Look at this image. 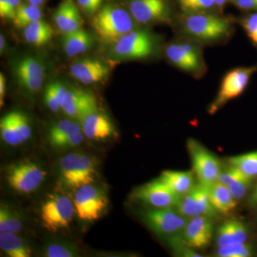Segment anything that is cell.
Masks as SVG:
<instances>
[{
  "label": "cell",
  "mask_w": 257,
  "mask_h": 257,
  "mask_svg": "<svg viewBox=\"0 0 257 257\" xmlns=\"http://www.w3.org/2000/svg\"><path fill=\"white\" fill-rule=\"evenodd\" d=\"M94 31L106 44H112L133 31L134 19L130 13L116 5L108 4L98 10L92 20Z\"/></svg>",
  "instance_id": "obj_1"
},
{
  "label": "cell",
  "mask_w": 257,
  "mask_h": 257,
  "mask_svg": "<svg viewBox=\"0 0 257 257\" xmlns=\"http://www.w3.org/2000/svg\"><path fill=\"white\" fill-rule=\"evenodd\" d=\"M182 30L187 35L207 42H219L230 36L231 23L218 15L203 13H189L182 22Z\"/></svg>",
  "instance_id": "obj_2"
},
{
  "label": "cell",
  "mask_w": 257,
  "mask_h": 257,
  "mask_svg": "<svg viewBox=\"0 0 257 257\" xmlns=\"http://www.w3.org/2000/svg\"><path fill=\"white\" fill-rule=\"evenodd\" d=\"M61 182L69 189L93 184L96 175V164L92 157L81 152H71L64 155L59 162Z\"/></svg>",
  "instance_id": "obj_3"
},
{
  "label": "cell",
  "mask_w": 257,
  "mask_h": 257,
  "mask_svg": "<svg viewBox=\"0 0 257 257\" xmlns=\"http://www.w3.org/2000/svg\"><path fill=\"white\" fill-rule=\"evenodd\" d=\"M157 40L147 30H133L113 45L112 54L116 60H143L155 53Z\"/></svg>",
  "instance_id": "obj_4"
},
{
  "label": "cell",
  "mask_w": 257,
  "mask_h": 257,
  "mask_svg": "<svg viewBox=\"0 0 257 257\" xmlns=\"http://www.w3.org/2000/svg\"><path fill=\"white\" fill-rule=\"evenodd\" d=\"M74 214L73 200L62 194H50L40 208L42 226L50 232H58L68 228Z\"/></svg>",
  "instance_id": "obj_5"
},
{
  "label": "cell",
  "mask_w": 257,
  "mask_h": 257,
  "mask_svg": "<svg viewBox=\"0 0 257 257\" xmlns=\"http://www.w3.org/2000/svg\"><path fill=\"white\" fill-rule=\"evenodd\" d=\"M72 200L76 215L80 220L87 222L99 219L109 204L105 190L94 183L76 189Z\"/></svg>",
  "instance_id": "obj_6"
},
{
  "label": "cell",
  "mask_w": 257,
  "mask_h": 257,
  "mask_svg": "<svg viewBox=\"0 0 257 257\" xmlns=\"http://www.w3.org/2000/svg\"><path fill=\"white\" fill-rule=\"evenodd\" d=\"M47 177V172L40 164L25 160L10 165L5 178L15 192L30 194L41 187Z\"/></svg>",
  "instance_id": "obj_7"
},
{
  "label": "cell",
  "mask_w": 257,
  "mask_h": 257,
  "mask_svg": "<svg viewBox=\"0 0 257 257\" xmlns=\"http://www.w3.org/2000/svg\"><path fill=\"white\" fill-rule=\"evenodd\" d=\"M256 71L257 66H250L231 69L225 74L217 95L208 109L209 114H215L228 101L241 95Z\"/></svg>",
  "instance_id": "obj_8"
},
{
  "label": "cell",
  "mask_w": 257,
  "mask_h": 257,
  "mask_svg": "<svg viewBox=\"0 0 257 257\" xmlns=\"http://www.w3.org/2000/svg\"><path fill=\"white\" fill-rule=\"evenodd\" d=\"M141 216L149 229L167 237L182 233L189 220L175 208H150L144 210Z\"/></svg>",
  "instance_id": "obj_9"
},
{
  "label": "cell",
  "mask_w": 257,
  "mask_h": 257,
  "mask_svg": "<svg viewBox=\"0 0 257 257\" xmlns=\"http://www.w3.org/2000/svg\"><path fill=\"white\" fill-rule=\"evenodd\" d=\"M187 147L199 183L207 187L217 182L221 172L219 160L194 139H189Z\"/></svg>",
  "instance_id": "obj_10"
},
{
  "label": "cell",
  "mask_w": 257,
  "mask_h": 257,
  "mask_svg": "<svg viewBox=\"0 0 257 257\" xmlns=\"http://www.w3.org/2000/svg\"><path fill=\"white\" fill-rule=\"evenodd\" d=\"M165 55L176 67L193 76H202L205 71L202 52L192 42L180 41L169 44L166 47Z\"/></svg>",
  "instance_id": "obj_11"
},
{
  "label": "cell",
  "mask_w": 257,
  "mask_h": 257,
  "mask_svg": "<svg viewBox=\"0 0 257 257\" xmlns=\"http://www.w3.org/2000/svg\"><path fill=\"white\" fill-rule=\"evenodd\" d=\"M132 197L150 208H175L181 198L160 178L140 186Z\"/></svg>",
  "instance_id": "obj_12"
},
{
  "label": "cell",
  "mask_w": 257,
  "mask_h": 257,
  "mask_svg": "<svg viewBox=\"0 0 257 257\" xmlns=\"http://www.w3.org/2000/svg\"><path fill=\"white\" fill-rule=\"evenodd\" d=\"M175 209L189 219L199 216L213 219L218 214L211 204L207 187L199 183L181 197Z\"/></svg>",
  "instance_id": "obj_13"
},
{
  "label": "cell",
  "mask_w": 257,
  "mask_h": 257,
  "mask_svg": "<svg viewBox=\"0 0 257 257\" xmlns=\"http://www.w3.org/2000/svg\"><path fill=\"white\" fill-rule=\"evenodd\" d=\"M0 134L3 141L11 147H18L31 138L32 128L30 119L20 111H12L0 120Z\"/></svg>",
  "instance_id": "obj_14"
},
{
  "label": "cell",
  "mask_w": 257,
  "mask_h": 257,
  "mask_svg": "<svg viewBox=\"0 0 257 257\" xmlns=\"http://www.w3.org/2000/svg\"><path fill=\"white\" fill-rule=\"evenodd\" d=\"M130 13L140 24L169 23L170 7L166 0H130Z\"/></svg>",
  "instance_id": "obj_15"
},
{
  "label": "cell",
  "mask_w": 257,
  "mask_h": 257,
  "mask_svg": "<svg viewBox=\"0 0 257 257\" xmlns=\"http://www.w3.org/2000/svg\"><path fill=\"white\" fill-rule=\"evenodd\" d=\"M61 109L79 123L86 116L98 110L97 103L92 93L71 87L67 89L61 104Z\"/></svg>",
  "instance_id": "obj_16"
},
{
  "label": "cell",
  "mask_w": 257,
  "mask_h": 257,
  "mask_svg": "<svg viewBox=\"0 0 257 257\" xmlns=\"http://www.w3.org/2000/svg\"><path fill=\"white\" fill-rule=\"evenodd\" d=\"M15 74L19 84L30 92L41 89L45 78V68L40 60L33 57H25L15 66Z\"/></svg>",
  "instance_id": "obj_17"
},
{
  "label": "cell",
  "mask_w": 257,
  "mask_h": 257,
  "mask_svg": "<svg viewBox=\"0 0 257 257\" xmlns=\"http://www.w3.org/2000/svg\"><path fill=\"white\" fill-rule=\"evenodd\" d=\"M212 219L199 216L189 219L182 231L185 242L194 249H204L209 246L213 236Z\"/></svg>",
  "instance_id": "obj_18"
},
{
  "label": "cell",
  "mask_w": 257,
  "mask_h": 257,
  "mask_svg": "<svg viewBox=\"0 0 257 257\" xmlns=\"http://www.w3.org/2000/svg\"><path fill=\"white\" fill-rule=\"evenodd\" d=\"M69 72L83 84H91L104 80L109 76L110 68L102 61L84 58L74 62Z\"/></svg>",
  "instance_id": "obj_19"
},
{
  "label": "cell",
  "mask_w": 257,
  "mask_h": 257,
  "mask_svg": "<svg viewBox=\"0 0 257 257\" xmlns=\"http://www.w3.org/2000/svg\"><path fill=\"white\" fill-rule=\"evenodd\" d=\"M82 133L91 140L102 141L116 135L114 124L105 114L96 110L86 116L80 121Z\"/></svg>",
  "instance_id": "obj_20"
},
{
  "label": "cell",
  "mask_w": 257,
  "mask_h": 257,
  "mask_svg": "<svg viewBox=\"0 0 257 257\" xmlns=\"http://www.w3.org/2000/svg\"><path fill=\"white\" fill-rule=\"evenodd\" d=\"M54 20L56 26L63 35L82 28V17L73 0L62 1L56 10Z\"/></svg>",
  "instance_id": "obj_21"
},
{
  "label": "cell",
  "mask_w": 257,
  "mask_h": 257,
  "mask_svg": "<svg viewBox=\"0 0 257 257\" xmlns=\"http://www.w3.org/2000/svg\"><path fill=\"white\" fill-rule=\"evenodd\" d=\"M252 177L243 173L242 171L230 165L226 170L221 171L219 180L229 189L236 201L242 199L251 184Z\"/></svg>",
  "instance_id": "obj_22"
},
{
  "label": "cell",
  "mask_w": 257,
  "mask_h": 257,
  "mask_svg": "<svg viewBox=\"0 0 257 257\" xmlns=\"http://www.w3.org/2000/svg\"><path fill=\"white\" fill-rule=\"evenodd\" d=\"M216 244L219 247L246 242L248 230L246 225L239 220H227L221 224L216 230Z\"/></svg>",
  "instance_id": "obj_23"
},
{
  "label": "cell",
  "mask_w": 257,
  "mask_h": 257,
  "mask_svg": "<svg viewBox=\"0 0 257 257\" xmlns=\"http://www.w3.org/2000/svg\"><path fill=\"white\" fill-rule=\"evenodd\" d=\"M61 44L66 55L72 57L90 50L94 39L89 32L81 28L77 31L64 34L61 39Z\"/></svg>",
  "instance_id": "obj_24"
},
{
  "label": "cell",
  "mask_w": 257,
  "mask_h": 257,
  "mask_svg": "<svg viewBox=\"0 0 257 257\" xmlns=\"http://www.w3.org/2000/svg\"><path fill=\"white\" fill-rule=\"evenodd\" d=\"M207 188L211 204L218 213L228 214L234 210L237 201L225 184L217 181Z\"/></svg>",
  "instance_id": "obj_25"
},
{
  "label": "cell",
  "mask_w": 257,
  "mask_h": 257,
  "mask_svg": "<svg viewBox=\"0 0 257 257\" xmlns=\"http://www.w3.org/2000/svg\"><path fill=\"white\" fill-rule=\"evenodd\" d=\"M160 179L180 197L188 193L195 185L194 175L189 171H164Z\"/></svg>",
  "instance_id": "obj_26"
},
{
  "label": "cell",
  "mask_w": 257,
  "mask_h": 257,
  "mask_svg": "<svg viewBox=\"0 0 257 257\" xmlns=\"http://www.w3.org/2000/svg\"><path fill=\"white\" fill-rule=\"evenodd\" d=\"M0 248L10 257L32 256V249L28 243L16 233L0 232Z\"/></svg>",
  "instance_id": "obj_27"
},
{
  "label": "cell",
  "mask_w": 257,
  "mask_h": 257,
  "mask_svg": "<svg viewBox=\"0 0 257 257\" xmlns=\"http://www.w3.org/2000/svg\"><path fill=\"white\" fill-rule=\"evenodd\" d=\"M24 37L34 46H45L54 35L53 29L45 20H37L24 28Z\"/></svg>",
  "instance_id": "obj_28"
},
{
  "label": "cell",
  "mask_w": 257,
  "mask_h": 257,
  "mask_svg": "<svg viewBox=\"0 0 257 257\" xmlns=\"http://www.w3.org/2000/svg\"><path fill=\"white\" fill-rule=\"evenodd\" d=\"M82 131V126L77 120H61L51 126L49 131V142L52 147H55L61 140Z\"/></svg>",
  "instance_id": "obj_29"
},
{
  "label": "cell",
  "mask_w": 257,
  "mask_h": 257,
  "mask_svg": "<svg viewBox=\"0 0 257 257\" xmlns=\"http://www.w3.org/2000/svg\"><path fill=\"white\" fill-rule=\"evenodd\" d=\"M42 13L40 6L32 4H22L19 6L13 23L18 28H25L30 24L41 20Z\"/></svg>",
  "instance_id": "obj_30"
},
{
  "label": "cell",
  "mask_w": 257,
  "mask_h": 257,
  "mask_svg": "<svg viewBox=\"0 0 257 257\" xmlns=\"http://www.w3.org/2000/svg\"><path fill=\"white\" fill-rule=\"evenodd\" d=\"M67 88L63 83L54 82L47 86L44 94V100L47 107L53 112H57L61 109V104Z\"/></svg>",
  "instance_id": "obj_31"
},
{
  "label": "cell",
  "mask_w": 257,
  "mask_h": 257,
  "mask_svg": "<svg viewBox=\"0 0 257 257\" xmlns=\"http://www.w3.org/2000/svg\"><path fill=\"white\" fill-rule=\"evenodd\" d=\"M47 257H74L79 255V248L74 243L66 241H54L47 243L43 248Z\"/></svg>",
  "instance_id": "obj_32"
},
{
  "label": "cell",
  "mask_w": 257,
  "mask_h": 257,
  "mask_svg": "<svg viewBox=\"0 0 257 257\" xmlns=\"http://www.w3.org/2000/svg\"><path fill=\"white\" fill-rule=\"evenodd\" d=\"M23 228V220L20 216L4 204L0 208V232L18 233Z\"/></svg>",
  "instance_id": "obj_33"
},
{
  "label": "cell",
  "mask_w": 257,
  "mask_h": 257,
  "mask_svg": "<svg viewBox=\"0 0 257 257\" xmlns=\"http://www.w3.org/2000/svg\"><path fill=\"white\" fill-rule=\"evenodd\" d=\"M229 163L252 178L257 176V151L230 157Z\"/></svg>",
  "instance_id": "obj_34"
},
{
  "label": "cell",
  "mask_w": 257,
  "mask_h": 257,
  "mask_svg": "<svg viewBox=\"0 0 257 257\" xmlns=\"http://www.w3.org/2000/svg\"><path fill=\"white\" fill-rule=\"evenodd\" d=\"M252 253V246L246 242L221 246L216 251V255L220 257H248Z\"/></svg>",
  "instance_id": "obj_35"
},
{
  "label": "cell",
  "mask_w": 257,
  "mask_h": 257,
  "mask_svg": "<svg viewBox=\"0 0 257 257\" xmlns=\"http://www.w3.org/2000/svg\"><path fill=\"white\" fill-rule=\"evenodd\" d=\"M168 238V243L174 253L179 256H202L194 251V248L189 246L184 240L182 233L173 235Z\"/></svg>",
  "instance_id": "obj_36"
},
{
  "label": "cell",
  "mask_w": 257,
  "mask_h": 257,
  "mask_svg": "<svg viewBox=\"0 0 257 257\" xmlns=\"http://www.w3.org/2000/svg\"><path fill=\"white\" fill-rule=\"evenodd\" d=\"M181 8L187 13H199L210 9L214 5V0H179Z\"/></svg>",
  "instance_id": "obj_37"
},
{
  "label": "cell",
  "mask_w": 257,
  "mask_h": 257,
  "mask_svg": "<svg viewBox=\"0 0 257 257\" xmlns=\"http://www.w3.org/2000/svg\"><path fill=\"white\" fill-rule=\"evenodd\" d=\"M241 25L249 40L257 47V12L245 17Z\"/></svg>",
  "instance_id": "obj_38"
},
{
  "label": "cell",
  "mask_w": 257,
  "mask_h": 257,
  "mask_svg": "<svg viewBox=\"0 0 257 257\" xmlns=\"http://www.w3.org/2000/svg\"><path fill=\"white\" fill-rule=\"evenodd\" d=\"M84 133L82 132L73 134L68 138L61 140L58 143L56 144L55 148L62 149V150H66V149L74 148L80 145L84 141Z\"/></svg>",
  "instance_id": "obj_39"
},
{
  "label": "cell",
  "mask_w": 257,
  "mask_h": 257,
  "mask_svg": "<svg viewBox=\"0 0 257 257\" xmlns=\"http://www.w3.org/2000/svg\"><path fill=\"white\" fill-rule=\"evenodd\" d=\"M79 6L86 14L96 13L100 8L103 0H77Z\"/></svg>",
  "instance_id": "obj_40"
},
{
  "label": "cell",
  "mask_w": 257,
  "mask_h": 257,
  "mask_svg": "<svg viewBox=\"0 0 257 257\" xmlns=\"http://www.w3.org/2000/svg\"><path fill=\"white\" fill-rule=\"evenodd\" d=\"M239 9L257 12V0H232Z\"/></svg>",
  "instance_id": "obj_41"
},
{
  "label": "cell",
  "mask_w": 257,
  "mask_h": 257,
  "mask_svg": "<svg viewBox=\"0 0 257 257\" xmlns=\"http://www.w3.org/2000/svg\"><path fill=\"white\" fill-rule=\"evenodd\" d=\"M20 4V0H10L8 8H7L6 13H5L3 19H8V20H13L16 15L17 10Z\"/></svg>",
  "instance_id": "obj_42"
},
{
  "label": "cell",
  "mask_w": 257,
  "mask_h": 257,
  "mask_svg": "<svg viewBox=\"0 0 257 257\" xmlns=\"http://www.w3.org/2000/svg\"><path fill=\"white\" fill-rule=\"evenodd\" d=\"M5 89H6V79L4 74L1 73L0 74V104L1 106L4 104Z\"/></svg>",
  "instance_id": "obj_43"
},
{
  "label": "cell",
  "mask_w": 257,
  "mask_h": 257,
  "mask_svg": "<svg viewBox=\"0 0 257 257\" xmlns=\"http://www.w3.org/2000/svg\"><path fill=\"white\" fill-rule=\"evenodd\" d=\"M10 0H0V16L3 19L6 13Z\"/></svg>",
  "instance_id": "obj_44"
},
{
  "label": "cell",
  "mask_w": 257,
  "mask_h": 257,
  "mask_svg": "<svg viewBox=\"0 0 257 257\" xmlns=\"http://www.w3.org/2000/svg\"><path fill=\"white\" fill-rule=\"evenodd\" d=\"M5 43H6V42H5L4 35H0V52H1V53L4 52Z\"/></svg>",
  "instance_id": "obj_45"
},
{
  "label": "cell",
  "mask_w": 257,
  "mask_h": 257,
  "mask_svg": "<svg viewBox=\"0 0 257 257\" xmlns=\"http://www.w3.org/2000/svg\"><path fill=\"white\" fill-rule=\"evenodd\" d=\"M214 5L216 7L219 8H222L224 6L225 4L227 3L228 0H214Z\"/></svg>",
  "instance_id": "obj_46"
},
{
  "label": "cell",
  "mask_w": 257,
  "mask_h": 257,
  "mask_svg": "<svg viewBox=\"0 0 257 257\" xmlns=\"http://www.w3.org/2000/svg\"><path fill=\"white\" fill-rule=\"evenodd\" d=\"M251 203H257V186L256 189L253 191L252 195H251V199H250Z\"/></svg>",
  "instance_id": "obj_47"
},
{
  "label": "cell",
  "mask_w": 257,
  "mask_h": 257,
  "mask_svg": "<svg viewBox=\"0 0 257 257\" xmlns=\"http://www.w3.org/2000/svg\"><path fill=\"white\" fill-rule=\"evenodd\" d=\"M37 2V5H38V6H40V5H41L42 3L45 2V0H36Z\"/></svg>",
  "instance_id": "obj_48"
},
{
  "label": "cell",
  "mask_w": 257,
  "mask_h": 257,
  "mask_svg": "<svg viewBox=\"0 0 257 257\" xmlns=\"http://www.w3.org/2000/svg\"><path fill=\"white\" fill-rule=\"evenodd\" d=\"M28 2L30 4L37 5L36 0H28ZM37 6H38V5H37Z\"/></svg>",
  "instance_id": "obj_49"
}]
</instances>
